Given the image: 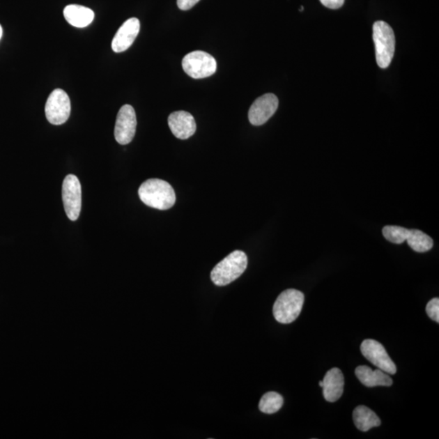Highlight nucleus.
<instances>
[{
	"mask_svg": "<svg viewBox=\"0 0 439 439\" xmlns=\"http://www.w3.org/2000/svg\"><path fill=\"white\" fill-rule=\"evenodd\" d=\"M139 198L146 206L167 210L176 202V194L171 185L164 180L148 179L140 185Z\"/></svg>",
	"mask_w": 439,
	"mask_h": 439,
	"instance_id": "f257e3e1",
	"label": "nucleus"
},
{
	"mask_svg": "<svg viewBox=\"0 0 439 439\" xmlns=\"http://www.w3.org/2000/svg\"><path fill=\"white\" fill-rule=\"evenodd\" d=\"M247 256L245 252L234 251L214 267L211 279L215 285L224 286L236 281L247 267Z\"/></svg>",
	"mask_w": 439,
	"mask_h": 439,
	"instance_id": "f03ea898",
	"label": "nucleus"
},
{
	"mask_svg": "<svg viewBox=\"0 0 439 439\" xmlns=\"http://www.w3.org/2000/svg\"><path fill=\"white\" fill-rule=\"evenodd\" d=\"M305 302V295L300 291L289 289L281 293L273 305V316L282 324H291L300 316Z\"/></svg>",
	"mask_w": 439,
	"mask_h": 439,
	"instance_id": "7ed1b4c3",
	"label": "nucleus"
},
{
	"mask_svg": "<svg viewBox=\"0 0 439 439\" xmlns=\"http://www.w3.org/2000/svg\"><path fill=\"white\" fill-rule=\"evenodd\" d=\"M376 60L380 68H387L392 61L395 49L393 29L387 22H376L373 26Z\"/></svg>",
	"mask_w": 439,
	"mask_h": 439,
	"instance_id": "20e7f679",
	"label": "nucleus"
},
{
	"mask_svg": "<svg viewBox=\"0 0 439 439\" xmlns=\"http://www.w3.org/2000/svg\"><path fill=\"white\" fill-rule=\"evenodd\" d=\"M183 68L187 75L194 79H200L212 76L216 72L217 61L207 52L195 51L185 56Z\"/></svg>",
	"mask_w": 439,
	"mask_h": 439,
	"instance_id": "39448f33",
	"label": "nucleus"
},
{
	"mask_svg": "<svg viewBox=\"0 0 439 439\" xmlns=\"http://www.w3.org/2000/svg\"><path fill=\"white\" fill-rule=\"evenodd\" d=\"M71 102L65 91L56 89L49 95L45 106L47 119L51 124L60 125L70 118Z\"/></svg>",
	"mask_w": 439,
	"mask_h": 439,
	"instance_id": "423d86ee",
	"label": "nucleus"
},
{
	"mask_svg": "<svg viewBox=\"0 0 439 439\" xmlns=\"http://www.w3.org/2000/svg\"><path fill=\"white\" fill-rule=\"evenodd\" d=\"M62 199L67 217L77 221L82 209V187L75 175L68 174L63 180Z\"/></svg>",
	"mask_w": 439,
	"mask_h": 439,
	"instance_id": "0eeeda50",
	"label": "nucleus"
},
{
	"mask_svg": "<svg viewBox=\"0 0 439 439\" xmlns=\"http://www.w3.org/2000/svg\"><path fill=\"white\" fill-rule=\"evenodd\" d=\"M361 353L378 369L390 375L396 373V366L379 341L366 339L361 344Z\"/></svg>",
	"mask_w": 439,
	"mask_h": 439,
	"instance_id": "6e6552de",
	"label": "nucleus"
},
{
	"mask_svg": "<svg viewBox=\"0 0 439 439\" xmlns=\"http://www.w3.org/2000/svg\"><path fill=\"white\" fill-rule=\"evenodd\" d=\"M137 127L136 114L134 107L126 105L122 106L116 116L114 135L117 143L129 144L133 140Z\"/></svg>",
	"mask_w": 439,
	"mask_h": 439,
	"instance_id": "1a4fd4ad",
	"label": "nucleus"
},
{
	"mask_svg": "<svg viewBox=\"0 0 439 439\" xmlns=\"http://www.w3.org/2000/svg\"><path fill=\"white\" fill-rule=\"evenodd\" d=\"M278 104L279 102L277 97L273 94H265L258 98L248 112V118L251 124L259 126L266 123L275 114Z\"/></svg>",
	"mask_w": 439,
	"mask_h": 439,
	"instance_id": "9d476101",
	"label": "nucleus"
},
{
	"mask_svg": "<svg viewBox=\"0 0 439 439\" xmlns=\"http://www.w3.org/2000/svg\"><path fill=\"white\" fill-rule=\"evenodd\" d=\"M140 31L138 18H130L122 24L111 42V48L116 53L123 52L134 43Z\"/></svg>",
	"mask_w": 439,
	"mask_h": 439,
	"instance_id": "9b49d317",
	"label": "nucleus"
},
{
	"mask_svg": "<svg viewBox=\"0 0 439 439\" xmlns=\"http://www.w3.org/2000/svg\"><path fill=\"white\" fill-rule=\"evenodd\" d=\"M169 125L173 134L179 139H187L197 131L193 116L187 111H178L171 114L168 119Z\"/></svg>",
	"mask_w": 439,
	"mask_h": 439,
	"instance_id": "f8f14e48",
	"label": "nucleus"
},
{
	"mask_svg": "<svg viewBox=\"0 0 439 439\" xmlns=\"http://www.w3.org/2000/svg\"><path fill=\"white\" fill-rule=\"evenodd\" d=\"M344 376L338 368L328 371L323 379V394L326 401L334 403L341 397L344 390Z\"/></svg>",
	"mask_w": 439,
	"mask_h": 439,
	"instance_id": "ddd939ff",
	"label": "nucleus"
},
{
	"mask_svg": "<svg viewBox=\"0 0 439 439\" xmlns=\"http://www.w3.org/2000/svg\"><path fill=\"white\" fill-rule=\"evenodd\" d=\"M355 376L365 387H390L393 380L390 375L377 369L373 370L369 366L361 365L355 369Z\"/></svg>",
	"mask_w": 439,
	"mask_h": 439,
	"instance_id": "4468645a",
	"label": "nucleus"
},
{
	"mask_svg": "<svg viewBox=\"0 0 439 439\" xmlns=\"http://www.w3.org/2000/svg\"><path fill=\"white\" fill-rule=\"evenodd\" d=\"M63 16L68 24L77 28H85L91 24L95 18V13L91 8L81 5H68L63 9Z\"/></svg>",
	"mask_w": 439,
	"mask_h": 439,
	"instance_id": "2eb2a0df",
	"label": "nucleus"
},
{
	"mask_svg": "<svg viewBox=\"0 0 439 439\" xmlns=\"http://www.w3.org/2000/svg\"><path fill=\"white\" fill-rule=\"evenodd\" d=\"M353 421L356 428L367 432L373 427H378L380 419L372 410L365 406H358L353 412Z\"/></svg>",
	"mask_w": 439,
	"mask_h": 439,
	"instance_id": "dca6fc26",
	"label": "nucleus"
},
{
	"mask_svg": "<svg viewBox=\"0 0 439 439\" xmlns=\"http://www.w3.org/2000/svg\"><path fill=\"white\" fill-rule=\"evenodd\" d=\"M406 241L413 251L419 253L426 252L433 246V239L419 229H409Z\"/></svg>",
	"mask_w": 439,
	"mask_h": 439,
	"instance_id": "f3484780",
	"label": "nucleus"
},
{
	"mask_svg": "<svg viewBox=\"0 0 439 439\" xmlns=\"http://www.w3.org/2000/svg\"><path fill=\"white\" fill-rule=\"evenodd\" d=\"M283 403L284 400L281 394L273 392H268L263 395L259 403V408L263 413L273 414L279 411Z\"/></svg>",
	"mask_w": 439,
	"mask_h": 439,
	"instance_id": "a211bd4d",
	"label": "nucleus"
},
{
	"mask_svg": "<svg viewBox=\"0 0 439 439\" xmlns=\"http://www.w3.org/2000/svg\"><path fill=\"white\" fill-rule=\"evenodd\" d=\"M409 229L401 226H387L383 229V236L390 242L401 244L407 240Z\"/></svg>",
	"mask_w": 439,
	"mask_h": 439,
	"instance_id": "6ab92c4d",
	"label": "nucleus"
},
{
	"mask_svg": "<svg viewBox=\"0 0 439 439\" xmlns=\"http://www.w3.org/2000/svg\"><path fill=\"white\" fill-rule=\"evenodd\" d=\"M426 312L429 318L437 323L439 322V300L438 298H434V299L429 301L426 306Z\"/></svg>",
	"mask_w": 439,
	"mask_h": 439,
	"instance_id": "aec40b11",
	"label": "nucleus"
},
{
	"mask_svg": "<svg viewBox=\"0 0 439 439\" xmlns=\"http://www.w3.org/2000/svg\"><path fill=\"white\" fill-rule=\"evenodd\" d=\"M320 1L326 8L339 9L343 6L345 0H320Z\"/></svg>",
	"mask_w": 439,
	"mask_h": 439,
	"instance_id": "412c9836",
	"label": "nucleus"
},
{
	"mask_svg": "<svg viewBox=\"0 0 439 439\" xmlns=\"http://www.w3.org/2000/svg\"><path fill=\"white\" fill-rule=\"evenodd\" d=\"M200 0H178V6L180 10L183 11H187L190 8H192L195 4L199 3Z\"/></svg>",
	"mask_w": 439,
	"mask_h": 439,
	"instance_id": "4be33fe9",
	"label": "nucleus"
},
{
	"mask_svg": "<svg viewBox=\"0 0 439 439\" xmlns=\"http://www.w3.org/2000/svg\"><path fill=\"white\" fill-rule=\"evenodd\" d=\"M3 36V28L1 26V24H0V39L2 38Z\"/></svg>",
	"mask_w": 439,
	"mask_h": 439,
	"instance_id": "5701e85b",
	"label": "nucleus"
},
{
	"mask_svg": "<svg viewBox=\"0 0 439 439\" xmlns=\"http://www.w3.org/2000/svg\"><path fill=\"white\" fill-rule=\"evenodd\" d=\"M319 385L321 387H323V380H321V382L319 383Z\"/></svg>",
	"mask_w": 439,
	"mask_h": 439,
	"instance_id": "b1692460",
	"label": "nucleus"
}]
</instances>
